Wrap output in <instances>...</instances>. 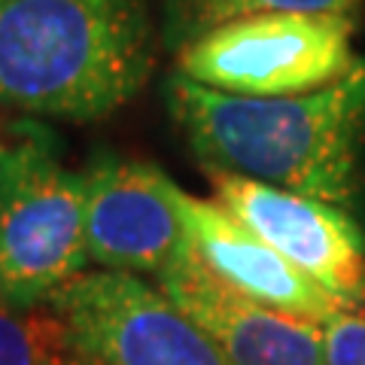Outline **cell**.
<instances>
[{
	"instance_id": "1",
	"label": "cell",
	"mask_w": 365,
	"mask_h": 365,
	"mask_svg": "<svg viewBox=\"0 0 365 365\" xmlns=\"http://www.w3.org/2000/svg\"><path fill=\"white\" fill-rule=\"evenodd\" d=\"M170 116L207 170L244 174L353 213L365 146V61L332 86L287 98L228 95L174 73Z\"/></svg>"
},
{
	"instance_id": "2",
	"label": "cell",
	"mask_w": 365,
	"mask_h": 365,
	"mask_svg": "<svg viewBox=\"0 0 365 365\" xmlns=\"http://www.w3.org/2000/svg\"><path fill=\"white\" fill-rule=\"evenodd\" d=\"M155 28L143 0H0V104L104 119L146 86Z\"/></svg>"
},
{
	"instance_id": "3",
	"label": "cell",
	"mask_w": 365,
	"mask_h": 365,
	"mask_svg": "<svg viewBox=\"0 0 365 365\" xmlns=\"http://www.w3.org/2000/svg\"><path fill=\"white\" fill-rule=\"evenodd\" d=\"M86 262L83 177L61 168L49 131L9 125L0 134V302L49 304Z\"/></svg>"
},
{
	"instance_id": "4",
	"label": "cell",
	"mask_w": 365,
	"mask_h": 365,
	"mask_svg": "<svg viewBox=\"0 0 365 365\" xmlns=\"http://www.w3.org/2000/svg\"><path fill=\"white\" fill-rule=\"evenodd\" d=\"M359 64L350 16H253L228 21L177 52V73L247 98L326 88Z\"/></svg>"
},
{
	"instance_id": "5",
	"label": "cell",
	"mask_w": 365,
	"mask_h": 365,
	"mask_svg": "<svg viewBox=\"0 0 365 365\" xmlns=\"http://www.w3.org/2000/svg\"><path fill=\"white\" fill-rule=\"evenodd\" d=\"M46 307L101 365H235L195 319L134 274H79Z\"/></svg>"
},
{
	"instance_id": "6",
	"label": "cell",
	"mask_w": 365,
	"mask_h": 365,
	"mask_svg": "<svg viewBox=\"0 0 365 365\" xmlns=\"http://www.w3.org/2000/svg\"><path fill=\"white\" fill-rule=\"evenodd\" d=\"M213 192L241 225L344 304H365V237L353 213L244 174L210 170Z\"/></svg>"
},
{
	"instance_id": "7",
	"label": "cell",
	"mask_w": 365,
	"mask_h": 365,
	"mask_svg": "<svg viewBox=\"0 0 365 365\" xmlns=\"http://www.w3.org/2000/svg\"><path fill=\"white\" fill-rule=\"evenodd\" d=\"M83 177L86 250L107 271L162 274L186 250L170 182L150 162L101 155Z\"/></svg>"
},
{
	"instance_id": "8",
	"label": "cell",
	"mask_w": 365,
	"mask_h": 365,
	"mask_svg": "<svg viewBox=\"0 0 365 365\" xmlns=\"http://www.w3.org/2000/svg\"><path fill=\"white\" fill-rule=\"evenodd\" d=\"M174 201L189 253L225 289L311 323H326L329 317L344 311L335 295H329L317 280L302 274L274 247L256 237L225 207L192 198L180 186L174 189Z\"/></svg>"
},
{
	"instance_id": "9",
	"label": "cell",
	"mask_w": 365,
	"mask_h": 365,
	"mask_svg": "<svg viewBox=\"0 0 365 365\" xmlns=\"http://www.w3.org/2000/svg\"><path fill=\"white\" fill-rule=\"evenodd\" d=\"M155 283L235 365H326L323 326L241 299L216 283L189 247Z\"/></svg>"
},
{
	"instance_id": "10",
	"label": "cell",
	"mask_w": 365,
	"mask_h": 365,
	"mask_svg": "<svg viewBox=\"0 0 365 365\" xmlns=\"http://www.w3.org/2000/svg\"><path fill=\"white\" fill-rule=\"evenodd\" d=\"M362 6V0H165L162 16V43L180 52L182 46L198 40L228 21L253 16H280V13H307V16H350Z\"/></svg>"
},
{
	"instance_id": "11",
	"label": "cell",
	"mask_w": 365,
	"mask_h": 365,
	"mask_svg": "<svg viewBox=\"0 0 365 365\" xmlns=\"http://www.w3.org/2000/svg\"><path fill=\"white\" fill-rule=\"evenodd\" d=\"M67 332L49 307L21 311L0 302V365H61Z\"/></svg>"
},
{
	"instance_id": "12",
	"label": "cell",
	"mask_w": 365,
	"mask_h": 365,
	"mask_svg": "<svg viewBox=\"0 0 365 365\" xmlns=\"http://www.w3.org/2000/svg\"><path fill=\"white\" fill-rule=\"evenodd\" d=\"M319 326L326 365H365V304L344 307Z\"/></svg>"
},
{
	"instance_id": "13",
	"label": "cell",
	"mask_w": 365,
	"mask_h": 365,
	"mask_svg": "<svg viewBox=\"0 0 365 365\" xmlns=\"http://www.w3.org/2000/svg\"><path fill=\"white\" fill-rule=\"evenodd\" d=\"M61 365H101V362H95L91 356H86V353L79 350L71 338H67V353H64V362H61Z\"/></svg>"
}]
</instances>
